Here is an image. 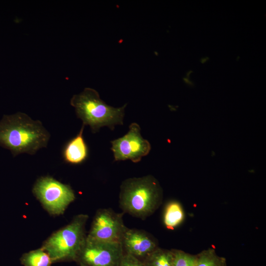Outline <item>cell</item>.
Masks as SVG:
<instances>
[{
	"mask_svg": "<svg viewBox=\"0 0 266 266\" xmlns=\"http://www.w3.org/2000/svg\"><path fill=\"white\" fill-rule=\"evenodd\" d=\"M50 137L40 121L22 112L4 115L0 121V146L10 150L14 157L34 154L47 146Z\"/></svg>",
	"mask_w": 266,
	"mask_h": 266,
	"instance_id": "1",
	"label": "cell"
},
{
	"mask_svg": "<svg viewBox=\"0 0 266 266\" xmlns=\"http://www.w3.org/2000/svg\"><path fill=\"white\" fill-rule=\"evenodd\" d=\"M162 199V189L158 180L150 175L127 179L120 186L121 208L124 212L142 219L156 211Z\"/></svg>",
	"mask_w": 266,
	"mask_h": 266,
	"instance_id": "2",
	"label": "cell"
},
{
	"mask_svg": "<svg viewBox=\"0 0 266 266\" xmlns=\"http://www.w3.org/2000/svg\"><path fill=\"white\" fill-rule=\"evenodd\" d=\"M70 104L82 125L89 126L93 133L104 126L113 130L116 125L123 124L126 104L120 107L108 105L94 89L86 88L80 94L73 95Z\"/></svg>",
	"mask_w": 266,
	"mask_h": 266,
	"instance_id": "3",
	"label": "cell"
},
{
	"mask_svg": "<svg viewBox=\"0 0 266 266\" xmlns=\"http://www.w3.org/2000/svg\"><path fill=\"white\" fill-rule=\"evenodd\" d=\"M88 218L85 214L76 216L70 224L45 241L42 248L48 254L52 262L76 261L86 238L85 226Z\"/></svg>",
	"mask_w": 266,
	"mask_h": 266,
	"instance_id": "4",
	"label": "cell"
},
{
	"mask_svg": "<svg viewBox=\"0 0 266 266\" xmlns=\"http://www.w3.org/2000/svg\"><path fill=\"white\" fill-rule=\"evenodd\" d=\"M33 192L45 208L53 214L63 213L75 199L74 192L69 185L48 176L37 180Z\"/></svg>",
	"mask_w": 266,
	"mask_h": 266,
	"instance_id": "5",
	"label": "cell"
},
{
	"mask_svg": "<svg viewBox=\"0 0 266 266\" xmlns=\"http://www.w3.org/2000/svg\"><path fill=\"white\" fill-rule=\"evenodd\" d=\"M124 254L121 242L100 241L86 236L76 261L85 266H116Z\"/></svg>",
	"mask_w": 266,
	"mask_h": 266,
	"instance_id": "6",
	"label": "cell"
},
{
	"mask_svg": "<svg viewBox=\"0 0 266 266\" xmlns=\"http://www.w3.org/2000/svg\"><path fill=\"white\" fill-rule=\"evenodd\" d=\"M129 128L125 135L110 142L115 161L129 160L138 163L151 150L150 142L141 134L139 125L133 123Z\"/></svg>",
	"mask_w": 266,
	"mask_h": 266,
	"instance_id": "7",
	"label": "cell"
},
{
	"mask_svg": "<svg viewBox=\"0 0 266 266\" xmlns=\"http://www.w3.org/2000/svg\"><path fill=\"white\" fill-rule=\"evenodd\" d=\"M123 213L111 209H100L97 212L87 237L110 242H121L127 228L123 221Z\"/></svg>",
	"mask_w": 266,
	"mask_h": 266,
	"instance_id": "8",
	"label": "cell"
},
{
	"mask_svg": "<svg viewBox=\"0 0 266 266\" xmlns=\"http://www.w3.org/2000/svg\"><path fill=\"white\" fill-rule=\"evenodd\" d=\"M121 243L124 252L138 259L145 258L157 248L153 237L146 232L127 228L123 235Z\"/></svg>",
	"mask_w": 266,
	"mask_h": 266,
	"instance_id": "9",
	"label": "cell"
},
{
	"mask_svg": "<svg viewBox=\"0 0 266 266\" xmlns=\"http://www.w3.org/2000/svg\"><path fill=\"white\" fill-rule=\"evenodd\" d=\"M84 126L82 125L78 133L64 147L63 157L67 163L79 165L83 163L88 156V146L83 136Z\"/></svg>",
	"mask_w": 266,
	"mask_h": 266,
	"instance_id": "10",
	"label": "cell"
},
{
	"mask_svg": "<svg viewBox=\"0 0 266 266\" xmlns=\"http://www.w3.org/2000/svg\"><path fill=\"white\" fill-rule=\"evenodd\" d=\"M173 250L156 248L142 261L144 266H173Z\"/></svg>",
	"mask_w": 266,
	"mask_h": 266,
	"instance_id": "11",
	"label": "cell"
},
{
	"mask_svg": "<svg viewBox=\"0 0 266 266\" xmlns=\"http://www.w3.org/2000/svg\"><path fill=\"white\" fill-rule=\"evenodd\" d=\"M184 218L183 210L181 205L176 201H171L166 206L164 222L165 226L169 229H173L181 223Z\"/></svg>",
	"mask_w": 266,
	"mask_h": 266,
	"instance_id": "12",
	"label": "cell"
},
{
	"mask_svg": "<svg viewBox=\"0 0 266 266\" xmlns=\"http://www.w3.org/2000/svg\"><path fill=\"white\" fill-rule=\"evenodd\" d=\"M21 261L25 266H51L53 263L48 254L42 248L24 254Z\"/></svg>",
	"mask_w": 266,
	"mask_h": 266,
	"instance_id": "13",
	"label": "cell"
},
{
	"mask_svg": "<svg viewBox=\"0 0 266 266\" xmlns=\"http://www.w3.org/2000/svg\"><path fill=\"white\" fill-rule=\"evenodd\" d=\"M194 266H226V260L209 248L196 255Z\"/></svg>",
	"mask_w": 266,
	"mask_h": 266,
	"instance_id": "14",
	"label": "cell"
},
{
	"mask_svg": "<svg viewBox=\"0 0 266 266\" xmlns=\"http://www.w3.org/2000/svg\"><path fill=\"white\" fill-rule=\"evenodd\" d=\"M173 266H194L196 256L178 250H173Z\"/></svg>",
	"mask_w": 266,
	"mask_h": 266,
	"instance_id": "15",
	"label": "cell"
},
{
	"mask_svg": "<svg viewBox=\"0 0 266 266\" xmlns=\"http://www.w3.org/2000/svg\"><path fill=\"white\" fill-rule=\"evenodd\" d=\"M116 266H144V265L140 260L124 253Z\"/></svg>",
	"mask_w": 266,
	"mask_h": 266,
	"instance_id": "16",
	"label": "cell"
},
{
	"mask_svg": "<svg viewBox=\"0 0 266 266\" xmlns=\"http://www.w3.org/2000/svg\"><path fill=\"white\" fill-rule=\"evenodd\" d=\"M80 266H83V265H80Z\"/></svg>",
	"mask_w": 266,
	"mask_h": 266,
	"instance_id": "17",
	"label": "cell"
}]
</instances>
